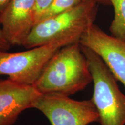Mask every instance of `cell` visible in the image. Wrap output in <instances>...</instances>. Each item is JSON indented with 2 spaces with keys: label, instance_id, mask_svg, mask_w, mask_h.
Masks as SVG:
<instances>
[{
  "label": "cell",
  "instance_id": "cell-5",
  "mask_svg": "<svg viewBox=\"0 0 125 125\" xmlns=\"http://www.w3.org/2000/svg\"><path fill=\"white\" fill-rule=\"evenodd\" d=\"M52 125H89L99 122V115L92 99L78 101L57 93L40 94L32 104Z\"/></svg>",
  "mask_w": 125,
  "mask_h": 125
},
{
  "label": "cell",
  "instance_id": "cell-3",
  "mask_svg": "<svg viewBox=\"0 0 125 125\" xmlns=\"http://www.w3.org/2000/svg\"><path fill=\"white\" fill-rule=\"evenodd\" d=\"M81 48L92 74V100L99 115V123L101 125H125V95L119 88L117 80L97 54L82 45Z\"/></svg>",
  "mask_w": 125,
  "mask_h": 125
},
{
  "label": "cell",
  "instance_id": "cell-9",
  "mask_svg": "<svg viewBox=\"0 0 125 125\" xmlns=\"http://www.w3.org/2000/svg\"><path fill=\"white\" fill-rule=\"evenodd\" d=\"M114 16L109 27L111 35L125 41V0H109Z\"/></svg>",
  "mask_w": 125,
  "mask_h": 125
},
{
  "label": "cell",
  "instance_id": "cell-12",
  "mask_svg": "<svg viewBox=\"0 0 125 125\" xmlns=\"http://www.w3.org/2000/svg\"><path fill=\"white\" fill-rule=\"evenodd\" d=\"M11 45L6 38L3 31L0 20V51H8L10 49Z\"/></svg>",
  "mask_w": 125,
  "mask_h": 125
},
{
  "label": "cell",
  "instance_id": "cell-6",
  "mask_svg": "<svg viewBox=\"0 0 125 125\" xmlns=\"http://www.w3.org/2000/svg\"><path fill=\"white\" fill-rule=\"evenodd\" d=\"M79 43L97 54L125 87V41L108 35L93 24L82 35Z\"/></svg>",
  "mask_w": 125,
  "mask_h": 125
},
{
  "label": "cell",
  "instance_id": "cell-8",
  "mask_svg": "<svg viewBox=\"0 0 125 125\" xmlns=\"http://www.w3.org/2000/svg\"><path fill=\"white\" fill-rule=\"evenodd\" d=\"M40 95L34 85L8 78L0 80V125H12Z\"/></svg>",
  "mask_w": 125,
  "mask_h": 125
},
{
  "label": "cell",
  "instance_id": "cell-4",
  "mask_svg": "<svg viewBox=\"0 0 125 125\" xmlns=\"http://www.w3.org/2000/svg\"><path fill=\"white\" fill-rule=\"evenodd\" d=\"M70 45L59 41L20 52L0 51V75L26 85H34L48 62L58 50Z\"/></svg>",
  "mask_w": 125,
  "mask_h": 125
},
{
  "label": "cell",
  "instance_id": "cell-13",
  "mask_svg": "<svg viewBox=\"0 0 125 125\" xmlns=\"http://www.w3.org/2000/svg\"><path fill=\"white\" fill-rule=\"evenodd\" d=\"M10 1L11 0H0V13L4 11Z\"/></svg>",
  "mask_w": 125,
  "mask_h": 125
},
{
  "label": "cell",
  "instance_id": "cell-14",
  "mask_svg": "<svg viewBox=\"0 0 125 125\" xmlns=\"http://www.w3.org/2000/svg\"><path fill=\"white\" fill-rule=\"evenodd\" d=\"M89 1H93L98 4H102L104 5H110L109 0H89Z\"/></svg>",
  "mask_w": 125,
  "mask_h": 125
},
{
  "label": "cell",
  "instance_id": "cell-10",
  "mask_svg": "<svg viewBox=\"0 0 125 125\" xmlns=\"http://www.w3.org/2000/svg\"><path fill=\"white\" fill-rule=\"evenodd\" d=\"M84 1L85 0H53L49 7L41 16L38 22L53 16L70 10L77 7Z\"/></svg>",
  "mask_w": 125,
  "mask_h": 125
},
{
  "label": "cell",
  "instance_id": "cell-2",
  "mask_svg": "<svg viewBox=\"0 0 125 125\" xmlns=\"http://www.w3.org/2000/svg\"><path fill=\"white\" fill-rule=\"evenodd\" d=\"M98 4L85 0L77 7L39 21L23 46L29 49L59 41L79 43L82 35L94 24Z\"/></svg>",
  "mask_w": 125,
  "mask_h": 125
},
{
  "label": "cell",
  "instance_id": "cell-7",
  "mask_svg": "<svg viewBox=\"0 0 125 125\" xmlns=\"http://www.w3.org/2000/svg\"><path fill=\"white\" fill-rule=\"evenodd\" d=\"M35 0H11L0 13L1 26L11 46H23L35 26Z\"/></svg>",
  "mask_w": 125,
  "mask_h": 125
},
{
  "label": "cell",
  "instance_id": "cell-11",
  "mask_svg": "<svg viewBox=\"0 0 125 125\" xmlns=\"http://www.w3.org/2000/svg\"><path fill=\"white\" fill-rule=\"evenodd\" d=\"M53 0H35V25L45 10L49 7Z\"/></svg>",
  "mask_w": 125,
  "mask_h": 125
},
{
  "label": "cell",
  "instance_id": "cell-1",
  "mask_svg": "<svg viewBox=\"0 0 125 125\" xmlns=\"http://www.w3.org/2000/svg\"><path fill=\"white\" fill-rule=\"evenodd\" d=\"M87 60L79 43L62 46L52 57L34 86L40 94L70 96L92 82Z\"/></svg>",
  "mask_w": 125,
  "mask_h": 125
}]
</instances>
